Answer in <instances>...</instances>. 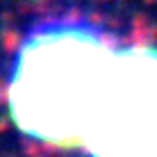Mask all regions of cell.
<instances>
[{"mask_svg": "<svg viewBox=\"0 0 157 157\" xmlns=\"http://www.w3.org/2000/svg\"><path fill=\"white\" fill-rule=\"evenodd\" d=\"M25 132L91 157H157V50L62 30L23 50L12 82Z\"/></svg>", "mask_w": 157, "mask_h": 157, "instance_id": "1", "label": "cell"}]
</instances>
